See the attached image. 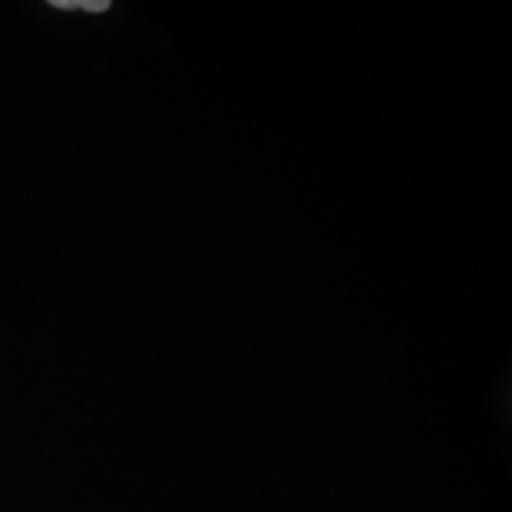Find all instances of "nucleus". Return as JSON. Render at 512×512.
Segmentation results:
<instances>
[{
  "label": "nucleus",
  "mask_w": 512,
  "mask_h": 512,
  "mask_svg": "<svg viewBox=\"0 0 512 512\" xmlns=\"http://www.w3.org/2000/svg\"><path fill=\"white\" fill-rule=\"evenodd\" d=\"M78 8H84L88 12H105L109 10V0H84V2H78Z\"/></svg>",
  "instance_id": "obj_1"
}]
</instances>
